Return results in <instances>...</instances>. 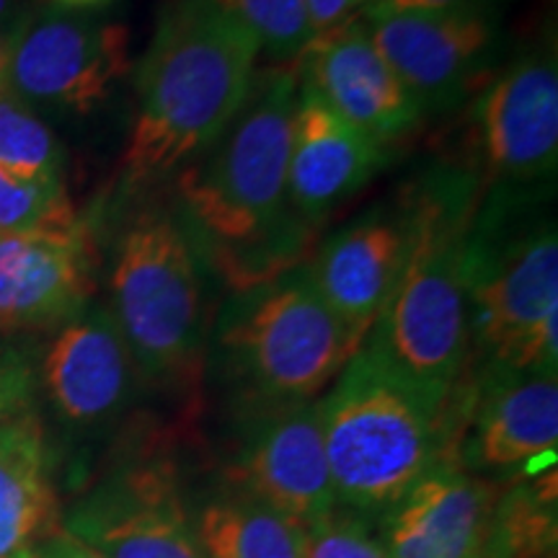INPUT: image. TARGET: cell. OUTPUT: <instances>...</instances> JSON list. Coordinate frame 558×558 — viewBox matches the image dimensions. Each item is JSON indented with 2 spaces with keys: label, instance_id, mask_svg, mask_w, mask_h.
Returning a JSON list of instances; mask_svg holds the SVG:
<instances>
[{
  "label": "cell",
  "instance_id": "1",
  "mask_svg": "<svg viewBox=\"0 0 558 558\" xmlns=\"http://www.w3.org/2000/svg\"><path fill=\"white\" fill-rule=\"evenodd\" d=\"M295 68L254 73L226 130L171 181V205L215 284L228 292L303 264L313 228L292 213L288 169Z\"/></svg>",
  "mask_w": 558,
  "mask_h": 558
},
{
  "label": "cell",
  "instance_id": "2",
  "mask_svg": "<svg viewBox=\"0 0 558 558\" xmlns=\"http://www.w3.org/2000/svg\"><path fill=\"white\" fill-rule=\"evenodd\" d=\"M259 45L215 0H171L135 68L122 192L153 197L226 130L246 99Z\"/></svg>",
  "mask_w": 558,
  "mask_h": 558
},
{
  "label": "cell",
  "instance_id": "3",
  "mask_svg": "<svg viewBox=\"0 0 558 558\" xmlns=\"http://www.w3.org/2000/svg\"><path fill=\"white\" fill-rule=\"evenodd\" d=\"M554 184L481 194L463 264L471 349L484 367L556 378L558 233Z\"/></svg>",
  "mask_w": 558,
  "mask_h": 558
},
{
  "label": "cell",
  "instance_id": "4",
  "mask_svg": "<svg viewBox=\"0 0 558 558\" xmlns=\"http://www.w3.org/2000/svg\"><path fill=\"white\" fill-rule=\"evenodd\" d=\"M418 241L393 295L362 344L437 399H452L471 357L465 233L481 199L478 177L435 169L411 184Z\"/></svg>",
  "mask_w": 558,
  "mask_h": 558
},
{
  "label": "cell",
  "instance_id": "5",
  "mask_svg": "<svg viewBox=\"0 0 558 558\" xmlns=\"http://www.w3.org/2000/svg\"><path fill=\"white\" fill-rule=\"evenodd\" d=\"M337 501L380 512L450 458L452 407L362 344L316 401Z\"/></svg>",
  "mask_w": 558,
  "mask_h": 558
},
{
  "label": "cell",
  "instance_id": "6",
  "mask_svg": "<svg viewBox=\"0 0 558 558\" xmlns=\"http://www.w3.org/2000/svg\"><path fill=\"white\" fill-rule=\"evenodd\" d=\"M137 202L117 239L109 313L143 383L190 386L205 362L215 282L171 199Z\"/></svg>",
  "mask_w": 558,
  "mask_h": 558
},
{
  "label": "cell",
  "instance_id": "7",
  "mask_svg": "<svg viewBox=\"0 0 558 558\" xmlns=\"http://www.w3.org/2000/svg\"><path fill=\"white\" fill-rule=\"evenodd\" d=\"M209 333L222 378L246 409L313 401L362 347L318 295L305 262L230 292Z\"/></svg>",
  "mask_w": 558,
  "mask_h": 558
},
{
  "label": "cell",
  "instance_id": "8",
  "mask_svg": "<svg viewBox=\"0 0 558 558\" xmlns=\"http://www.w3.org/2000/svg\"><path fill=\"white\" fill-rule=\"evenodd\" d=\"M130 70V34L122 24L41 9L13 24L3 86L29 107L88 117Z\"/></svg>",
  "mask_w": 558,
  "mask_h": 558
},
{
  "label": "cell",
  "instance_id": "9",
  "mask_svg": "<svg viewBox=\"0 0 558 558\" xmlns=\"http://www.w3.org/2000/svg\"><path fill=\"white\" fill-rule=\"evenodd\" d=\"M369 39L424 117L463 104L497 73L505 54L501 9L362 13Z\"/></svg>",
  "mask_w": 558,
  "mask_h": 558
},
{
  "label": "cell",
  "instance_id": "10",
  "mask_svg": "<svg viewBox=\"0 0 558 558\" xmlns=\"http://www.w3.org/2000/svg\"><path fill=\"white\" fill-rule=\"evenodd\" d=\"M478 184H554L558 163V65L554 39L522 50L481 90L471 114Z\"/></svg>",
  "mask_w": 558,
  "mask_h": 558
},
{
  "label": "cell",
  "instance_id": "11",
  "mask_svg": "<svg viewBox=\"0 0 558 558\" xmlns=\"http://www.w3.org/2000/svg\"><path fill=\"white\" fill-rule=\"evenodd\" d=\"M416 194L378 202L320 243L308 262L313 284L341 324L365 341L393 295L418 241Z\"/></svg>",
  "mask_w": 558,
  "mask_h": 558
},
{
  "label": "cell",
  "instance_id": "12",
  "mask_svg": "<svg viewBox=\"0 0 558 558\" xmlns=\"http://www.w3.org/2000/svg\"><path fill=\"white\" fill-rule=\"evenodd\" d=\"M233 478L241 494L308 527L337 509L316 401L248 409Z\"/></svg>",
  "mask_w": 558,
  "mask_h": 558
},
{
  "label": "cell",
  "instance_id": "13",
  "mask_svg": "<svg viewBox=\"0 0 558 558\" xmlns=\"http://www.w3.org/2000/svg\"><path fill=\"white\" fill-rule=\"evenodd\" d=\"M295 70L300 88L386 148L424 120L414 96L375 50L362 16H349L316 34Z\"/></svg>",
  "mask_w": 558,
  "mask_h": 558
},
{
  "label": "cell",
  "instance_id": "14",
  "mask_svg": "<svg viewBox=\"0 0 558 558\" xmlns=\"http://www.w3.org/2000/svg\"><path fill=\"white\" fill-rule=\"evenodd\" d=\"M65 530L107 558H202L169 465L109 478L65 518Z\"/></svg>",
  "mask_w": 558,
  "mask_h": 558
},
{
  "label": "cell",
  "instance_id": "15",
  "mask_svg": "<svg viewBox=\"0 0 558 558\" xmlns=\"http://www.w3.org/2000/svg\"><path fill=\"white\" fill-rule=\"evenodd\" d=\"M41 380L60 422L86 432L114 424L143 383L114 318L101 305H86L60 326L41 362Z\"/></svg>",
  "mask_w": 558,
  "mask_h": 558
},
{
  "label": "cell",
  "instance_id": "16",
  "mask_svg": "<svg viewBox=\"0 0 558 558\" xmlns=\"http://www.w3.org/2000/svg\"><path fill=\"white\" fill-rule=\"evenodd\" d=\"M94 246L73 230L0 233V331L62 326L94 292Z\"/></svg>",
  "mask_w": 558,
  "mask_h": 558
},
{
  "label": "cell",
  "instance_id": "17",
  "mask_svg": "<svg viewBox=\"0 0 558 558\" xmlns=\"http://www.w3.org/2000/svg\"><path fill=\"white\" fill-rule=\"evenodd\" d=\"M497 494L452 458L424 473L386 509L390 558H486Z\"/></svg>",
  "mask_w": 558,
  "mask_h": 558
},
{
  "label": "cell",
  "instance_id": "18",
  "mask_svg": "<svg viewBox=\"0 0 558 558\" xmlns=\"http://www.w3.org/2000/svg\"><path fill=\"white\" fill-rule=\"evenodd\" d=\"M469 427L456 460L473 471H509L554 460L558 442L556 378L481 367Z\"/></svg>",
  "mask_w": 558,
  "mask_h": 558
},
{
  "label": "cell",
  "instance_id": "19",
  "mask_svg": "<svg viewBox=\"0 0 558 558\" xmlns=\"http://www.w3.org/2000/svg\"><path fill=\"white\" fill-rule=\"evenodd\" d=\"M388 160L375 143L300 88L292 124L288 197L292 213L316 230L341 202L354 197Z\"/></svg>",
  "mask_w": 558,
  "mask_h": 558
},
{
  "label": "cell",
  "instance_id": "20",
  "mask_svg": "<svg viewBox=\"0 0 558 558\" xmlns=\"http://www.w3.org/2000/svg\"><path fill=\"white\" fill-rule=\"evenodd\" d=\"M52 509L47 442L37 414L19 411L0 418V558L34 546L50 527Z\"/></svg>",
  "mask_w": 558,
  "mask_h": 558
},
{
  "label": "cell",
  "instance_id": "21",
  "mask_svg": "<svg viewBox=\"0 0 558 558\" xmlns=\"http://www.w3.org/2000/svg\"><path fill=\"white\" fill-rule=\"evenodd\" d=\"M194 535L202 558H305V527L241 492L202 507Z\"/></svg>",
  "mask_w": 558,
  "mask_h": 558
},
{
  "label": "cell",
  "instance_id": "22",
  "mask_svg": "<svg viewBox=\"0 0 558 558\" xmlns=\"http://www.w3.org/2000/svg\"><path fill=\"white\" fill-rule=\"evenodd\" d=\"M499 558H556V476L512 492L494 509L492 533Z\"/></svg>",
  "mask_w": 558,
  "mask_h": 558
},
{
  "label": "cell",
  "instance_id": "23",
  "mask_svg": "<svg viewBox=\"0 0 558 558\" xmlns=\"http://www.w3.org/2000/svg\"><path fill=\"white\" fill-rule=\"evenodd\" d=\"M0 169L21 179L62 181V148L37 111L0 88Z\"/></svg>",
  "mask_w": 558,
  "mask_h": 558
},
{
  "label": "cell",
  "instance_id": "24",
  "mask_svg": "<svg viewBox=\"0 0 558 558\" xmlns=\"http://www.w3.org/2000/svg\"><path fill=\"white\" fill-rule=\"evenodd\" d=\"M275 60H298L313 39L305 0H215Z\"/></svg>",
  "mask_w": 558,
  "mask_h": 558
},
{
  "label": "cell",
  "instance_id": "25",
  "mask_svg": "<svg viewBox=\"0 0 558 558\" xmlns=\"http://www.w3.org/2000/svg\"><path fill=\"white\" fill-rule=\"evenodd\" d=\"M81 220L62 181L21 179L0 169V233L73 230Z\"/></svg>",
  "mask_w": 558,
  "mask_h": 558
},
{
  "label": "cell",
  "instance_id": "26",
  "mask_svg": "<svg viewBox=\"0 0 558 558\" xmlns=\"http://www.w3.org/2000/svg\"><path fill=\"white\" fill-rule=\"evenodd\" d=\"M305 558H390L386 543L375 538L357 518L331 512L305 527Z\"/></svg>",
  "mask_w": 558,
  "mask_h": 558
},
{
  "label": "cell",
  "instance_id": "27",
  "mask_svg": "<svg viewBox=\"0 0 558 558\" xmlns=\"http://www.w3.org/2000/svg\"><path fill=\"white\" fill-rule=\"evenodd\" d=\"M501 0H367L362 13L403 11H486L499 9Z\"/></svg>",
  "mask_w": 558,
  "mask_h": 558
},
{
  "label": "cell",
  "instance_id": "28",
  "mask_svg": "<svg viewBox=\"0 0 558 558\" xmlns=\"http://www.w3.org/2000/svg\"><path fill=\"white\" fill-rule=\"evenodd\" d=\"M34 548H37V558H107L88 543L75 538L73 533H68L65 527L47 530L45 538L34 543Z\"/></svg>",
  "mask_w": 558,
  "mask_h": 558
},
{
  "label": "cell",
  "instance_id": "29",
  "mask_svg": "<svg viewBox=\"0 0 558 558\" xmlns=\"http://www.w3.org/2000/svg\"><path fill=\"white\" fill-rule=\"evenodd\" d=\"M305 3H308L311 32L316 37V34L331 29V26L352 16V11L357 5H365L367 0H305Z\"/></svg>",
  "mask_w": 558,
  "mask_h": 558
},
{
  "label": "cell",
  "instance_id": "30",
  "mask_svg": "<svg viewBox=\"0 0 558 558\" xmlns=\"http://www.w3.org/2000/svg\"><path fill=\"white\" fill-rule=\"evenodd\" d=\"M11 39H13V26H9V29H3V26H0V88H3L5 68H9Z\"/></svg>",
  "mask_w": 558,
  "mask_h": 558
},
{
  "label": "cell",
  "instance_id": "31",
  "mask_svg": "<svg viewBox=\"0 0 558 558\" xmlns=\"http://www.w3.org/2000/svg\"><path fill=\"white\" fill-rule=\"evenodd\" d=\"M3 558H37V548H34V546H24V548L13 550V554L3 556Z\"/></svg>",
  "mask_w": 558,
  "mask_h": 558
},
{
  "label": "cell",
  "instance_id": "32",
  "mask_svg": "<svg viewBox=\"0 0 558 558\" xmlns=\"http://www.w3.org/2000/svg\"><path fill=\"white\" fill-rule=\"evenodd\" d=\"M60 3L65 5H99L104 0H60Z\"/></svg>",
  "mask_w": 558,
  "mask_h": 558
},
{
  "label": "cell",
  "instance_id": "33",
  "mask_svg": "<svg viewBox=\"0 0 558 558\" xmlns=\"http://www.w3.org/2000/svg\"><path fill=\"white\" fill-rule=\"evenodd\" d=\"M11 13V0H0V21Z\"/></svg>",
  "mask_w": 558,
  "mask_h": 558
},
{
  "label": "cell",
  "instance_id": "34",
  "mask_svg": "<svg viewBox=\"0 0 558 558\" xmlns=\"http://www.w3.org/2000/svg\"><path fill=\"white\" fill-rule=\"evenodd\" d=\"M0 418H3V409H0Z\"/></svg>",
  "mask_w": 558,
  "mask_h": 558
}]
</instances>
